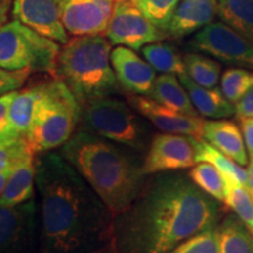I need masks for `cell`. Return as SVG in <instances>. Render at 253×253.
Masks as SVG:
<instances>
[{
	"label": "cell",
	"instance_id": "obj_1",
	"mask_svg": "<svg viewBox=\"0 0 253 253\" xmlns=\"http://www.w3.org/2000/svg\"><path fill=\"white\" fill-rule=\"evenodd\" d=\"M147 178L125 212L115 217L113 244L121 253H168L196 233L218 225L221 203L182 172Z\"/></svg>",
	"mask_w": 253,
	"mask_h": 253
},
{
	"label": "cell",
	"instance_id": "obj_2",
	"mask_svg": "<svg viewBox=\"0 0 253 253\" xmlns=\"http://www.w3.org/2000/svg\"><path fill=\"white\" fill-rule=\"evenodd\" d=\"M36 185L39 253H89L113 243L115 216L61 154H38Z\"/></svg>",
	"mask_w": 253,
	"mask_h": 253
},
{
	"label": "cell",
	"instance_id": "obj_3",
	"mask_svg": "<svg viewBox=\"0 0 253 253\" xmlns=\"http://www.w3.org/2000/svg\"><path fill=\"white\" fill-rule=\"evenodd\" d=\"M130 148L80 128L59 153L107 204L114 216L130 207L148 176Z\"/></svg>",
	"mask_w": 253,
	"mask_h": 253
},
{
	"label": "cell",
	"instance_id": "obj_4",
	"mask_svg": "<svg viewBox=\"0 0 253 253\" xmlns=\"http://www.w3.org/2000/svg\"><path fill=\"white\" fill-rule=\"evenodd\" d=\"M110 54V43L101 34L77 37L60 50L55 74L80 103L110 96L119 91Z\"/></svg>",
	"mask_w": 253,
	"mask_h": 253
},
{
	"label": "cell",
	"instance_id": "obj_5",
	"mask_svg": "<svg viewBox=\"0 0 253 253\" xmlns=\"http://www.w3.org/2000/svg\"><path fill=\"white\" fill-rule=\"evenodd\" d=\"M81 104L61 79L42 82L31 130L27 135L34 154L61 148L77 130Z\"/></svg>",
	"mask_w": 253,
	"mask_h": 253
},
{
	"label": "cell",
	"instance_id": "obj_6",
	"mask_svg": "<svg viewBox=\"0 0 253 253\" xmlns=\"http://www.w3.org/2000/svg\"><path fill=\"white\" fill-rule=\"evenodd\" d=\"M80 104L82 128L132 150L147 149V126L131 106L112 96L95 97Z\"/></svg>",
	"mask_w": 253,
	"mask_h": 253
},
{
	"label": "cell",
	"instance_id": "obj_7",
	"mask_svg": "<svg viewBox=\"0 0 253 253\" xmlns=\"http://www.w3.org/2000/svg\"><path fill=\"white\" fill-rule=\"evenodd\" d=\"M61 48L59 42L41 36L20 21L0 28V68L7 71L30 69L32 73H56Z\"/></svg>",
	"mask_w": 253,
	"mask_h": 253
},
{
	"label": "cell",
	"instance_id": "obj_8",
	"mask_svg": "<svg viewBox=\"0 0 253 253\" xmlns=\"http://www.w3.org/2000/svg\"><path fill=\"white\" fill-rule=\"evenodd\" d=\"M40 209L34 198L0 207V253H39Z\"/></svg>",
	"mask_w": 253,
	"mask_h": 253
},
{
	"label": "cell",
	"instance_id": "obj_9",
	"mask_svg": "<svg viewBox=\"0 0 253 253\" xmlns=\"http://www.w3.org/2000/svg\"><path fill=\"white\" fill-rule=\"evenodd\" d=\"M189 48L253 71V43L223 21L211 23L189 41Z\"/></svg>",
	"mask_w": 253,
	"mask_h": 253
},
{
	"label": "cell",
	"instance_id": "obj_10",
	"mask_svg": "<svg viewBox=\"0 0 253 253\" xmlns=\"http://www.w3.org/2000/svg\"><path fill=\"white\" fill-rule=\"evenodd\" d=\"M106 36L113 45L138 50L164 39L166 33L147 19L132 0H116Z\"/></svg>",
	"mask_w": 253,
	"mask_h": 253
},
{
	"label": "cell",
	"instance_id": "obj_11",
	"mask_svg": "<svg viewBox=\"0 0 253 253\" xmlns=\"http://www.w3.org/2000/svg\"><path fill=\"white\" fill-rule=\"evenodd\" d=\"M195 136L162 132L155 135L143 160L144 175L171 172L197 164Z\"/></svg>",
	"mask_w": 253,
	"mask_h": 253
},
{
	"label": "cell",
	"instance_id": "obj_12",
	"mask_svg": "<svg viewBox=\"0 0 253 253\" xmlns=\"http://www.w3.org/2000/svg\"><path fill=\"white\" fill-rule=\"evenodd\" d=\"M116 0H62V23L74 37L106 33Z\"/></svg>",
	"mask_w": 253,
	"mask_h": 253
},
{
	"label": "cell",
	"instance_id": "obj_13",
	"mask_svg": "<svg viewBox=\"0 0 253 253\" xmlns=\"http://www.w3.org/2000/svg\"><path fill=\"white\" fill-rule=\"evenodd\" d=\"M13 15L48 39L63 45L69 41L62 23V0H14Z\"/></svg>",
	"mask_w": 253,
	"mask_h": 253
},
{
	"label": "cell",
	"instance_id": "obj_14",
	"mask_svg": "<svg viewBox=\"0 0 253 253\" xmlns=\"http://www.w3.org/2000/svg\"><path fill=\"white\" fill-rule=\"evenodd\" d=\"M129 103L142 118L147 119L162 132L203 137L205 120L199 116L177 112L156 102L150 97L137 95L129 97Z\"/></svg>",
	"mask_w": 253,
	"mask_h": 253
},
{
	"label": "cell",
	"instance_id": "obj_15",
	"mask_svg": "<svg viewBox=\"0 0 253 253\" xmlns=\"http://www.w3.org/2000/svg\"><path fill=\"white\" fill-rule=\"evenodd\" d=\"M116 79L123 88L137 95L149 96L156 80L155 69L131 48L119 46L110 54Z\"/></svg>",
	"mask_w": 253,
	"mask_h": 253
},
{
	"label": "cell",
	"instance_id": "obj_16",
	"mask_svg": "<svg viewBox=\"0 0 253 253\" xmlns=\"http://www.w3.org/2000/svg\"><path fill=\"white\" fill-rule=\"evenodd\" d=\"M217 13V0H181L168 32L171 37L181 39L212 23Z\"/></svg>",
	"mask_w": 253,
	"mask_h": 253
},
{
	"label": "cell",
	"instance_id": "obj_17",
	"mask_svg": "<svg viewBox=\"0 0 253 253\" xmlns=\"http://www.w3.org/2000/svg\"><path fill=\"white\" fill-rule=\"evenodd\" d=\"M212 147L219 150L239 166L249 163L244 137L240 128L232 121L226 120H210L205 121L203 137Z\"/></svg>",
	"mask_w": 253,
	"mask_h": 253
},
{
	"label": "cell",
	"instance_id": "obj_18",
	"mask_svg": "<svg viewBox=\"0 0 253 253\" xmlns=\"http://www.w3.org/2000/svg\"><path fill=\"white\" fill-rule=\"evenodd\" d=\"M178 78L188 91L198 115L212 120H223L236 114L233 103L224 96L220 89L216 87L205 88L199 86L189 78L186 73L178 75Z\"/></svg>",
	"mask_w": 253,
	"mask_h": 253
},
{
	"label": "cell",
	"instance_id": "obj_19",
	"mask_svg": "<svg viewBox=\"0 0 253 253\" xmlns=\"http://www.w3.org/2000/svg\"><path fill=\"white\" fill-rule=\"evenodd\" d=\"M36 184V155H28L14 168L0 195V207H15L30 201Z\"/></svg>",
	"mask_w": 253,
	"mask_h": 253
},
{
	"label": "cell",
	"instance_id": "obj_20",
	"mask_svg": "<svg viewBox=\"0 0 253 253\" xmlns=\"http://www.w3.org/2000/svg\"><path fill=\"white\" fill-rule=\"evenodd\" d=\"M149 96L150 99L168 108L189 114V115L198 116L197 110L195 109L188 91L179 79L175 77V74L162 73L160 77H156Z\"/></svg>",
	"mask_w": 253,
	"mask_h": 253
},
{
	"label": "cell",
	"instance_id": "obj_21",
	"mask_svg": "<svg viewBox=\"0 0 253 253\" xmlns=\"http://www.w3.org/2000/svg\"><path fill=\"white\" fill-rule=\"evenodd\" d=\"M217 230L219 253H253V233L238 216H226Z\"/></svg>",
	"mask_w": 253,
	"mask_h": 253
},
{
	"label": "cell",
	"instance_id": "obj_22",
	"mask_svg": "<svg viewBox=\"0 0 253 253\" xmlns=\"http://www.w3.org/2000/svg\"><path fill=\"white\" fill-rule=\"evenodd\" d=\"M218 15L253 43V0H218Z\"/></svg>",
	"mask_w": 253,
	"mask_h": 253
},
{
	"label": "cell",
	"instance_id": "obj_23",
	"mask_svg": "<svg viewBox=\"0 0 253 253\" xmlns=\"http://www.w3.org/2000/svg\"><path fill=\"white\" fill-rule=\"evenodd\" d=\"M196 157L197 163L209 162L217 168L224 176L237 181L240 184L246 185L248 183V171L243 169L242 166L237 164L229 156L220 153L216 148L212 147L204 138L196 137Z\"/></svg>",
	"mask_w": 253,
	"mask_h": 253
},
{
	"label": "cell",
	"instance_id": "obj_24",
	"mask_svg": "<svg viewBox=\"0 0 253 253\" xmlns=\"http://www.w3.org/2000/svg\"><path fill=\"white\" fill-rule=\"evenodd\" d=\"M142 54L155 71L175 75L185 73L184 60L169 43L153 42L145 45L142 48Z\"/></svg>",
	"mask_w": 253,
	"mask_h": 253
},
{
	"label": "cell",
	"instance_id": "obj_25",
	"mask_svg": "<svg viewBox=\"0 0 253 253\" xmlns=\"http://www.w3.org/2000/svg\"><path fill=\"white\" fill-rule=\"evenodd\" d=\"M192 182L205 194L216 199L221 204L226 201L225 176L216 167L209 162H199L189 171Z\"/></svg>",
	"mask_w": 253,
	"mask_h": 253
},
{
	"label": "cell",
	"instance_id": "obj_26",
	"mask_svg": "<svg viewBox=\"0 0 253 253\" xmlns=\"http://www.w3.org/2000/svg\"><path fill=\"white\" fill-rule=\"evenodd\" d=\"M185 73L199 86L214 88L220 78L221 66L216 60L199 53H188L184 55Z\"/></svg>",
	"mask_w": 253,
	"mask_h": 253
},
{
	"label": "cell",
	"instance_id": "obj_27",
	"mask_svg": "<svg viewBox=\"0 0 253 253\" xmlns=\"http://www.w3.org/2000/svg\"><path fill=\"white\" fill-rule=\"evenodd\" d=\"M226 201L225 204L232 209L236 216L253 233V194L244 184L225 176Z\"/></svg>",
	"mask_w": 253,
	"mask_h": 253
},
{
	"label": "cell",
	"instance_id": "obj_28",
	"mask_svg": "<svg viewBox=\"0 0 253 253\" xmlns=\"http://www.w3.org/2000/svg\"><path fill=\"white\" fill-rule=\"evenodd\" d=\"M253 87V71L229 68L220 79V90L231 103L236 104Z\"/></svg>",
	"mask_w": 253,
	"mask_h": 253
},
{
	"label": "cell",
	"instance_id": "obj_29",
	"mask_svg": "<svg viewBox=\"0 0 253 253\" xmlns=\"http://www.w3.org/2000/svg\"><path fill=\"white\" fill-rule=\"evenodd\" d=\"M147 19L160 30L168 31L181 0H132Z\"/></svg>",
	"mask_w": 253,
	"mask_h": 253
},
{
	"label": "cell",
	"instance_id": "obj_30",
	"mask_svg": "<svg viewBox=\"0 0 253 253\" xmlns=\"http://www.w3.org/2000/svg\"><path fill=\"white\" fill-rule=\"evenodd\" d=\"M168 253H219L217 226L196 233Z\"/></svg>",
	"mask_w": 253,
	"mask_h": 253
},
{
	"label": "cell",
	"instance_id": "obj_31",
	"mask_svg": "<svg viewBox=\"0 0 253 253\" xmlns=\"http://www.w3.org/2000/svg\"><path fill=\"white\" fill-rule=\"evenodd\" d=\"M32 154H34V151L32 150L27 138H20L12 143L1 145L0 147V171L15 168L24 158Z\"/></svg>",
	"mask_w": 253,
	"mask_h": 253
},
{
	"label": "cell",
	"instance_id": "obj_32",
	"mask_svg": "<svg viewBox=\"0 0 253 253\" xmlns=\"http://www.w3.org/2000/svg\"><path fill=\"white\" fill-rule=\"evenodd\" d=\"M31 74L32 72L30 69L7 71V69L0 68V96L20 89Z\"/></svg>",
	"mask_w": 253,
	"mask_h": 253
},
{
	"label": "cell",
	"instance_id": "obj_33",
	"mask_svg": "<svg viewBox=\"0 0 253 253\" xmlns=\"http://www.w3.org/2000/svg\"><path fill=\"white\" fill-rule=\"evenodd\" d=\"M249 160L253 161V118H238Z\"/></svg>",
	"mask_w": 253,
	"mask_h": 253
},
{
	"label": "cell",
	"instance_id": "obj_34",
	"mask_svg": "<svg viewBox=\"0 0 253 253\" xmlns=\"http://www.w3.org/2000/svg\"><path fill=\"white\" fill-rule=\"evenodd\" d=\"M237 118H253V87L235 104Z\"/></svg>",
	"mask_w": 253,
	"mask_h": 253
},
{
	"label": "cell",
	"instance_id": "obj_35",
	"mask_svg": "<svg viewBox=\"0 0 253 253\" xmlns=\"http://www.w3.org/2000/svg\"><path fill=\"white\" fill-rule=\"evenodd\" d=\"M15 94H17V90L11 91V93L4 94L0 96V131L4 130L5 126H7L9 106H11Z\"/></svg>",
	"mask_w": 253,
	"mask_h": 253
},
{
	"label": "cell",
	"instance_id": "obj_36",
	"mask_svg": "<svg viewBox=\"0 0 253 253\" xmlns=\"http://www.w3.org/2000/svg\"><path fill=\"white\" fill-rule=\"evenodd\" d=\"M9 7H11V0H2V1H0V28L7 23Z\"/></svg>",
	"mask_w": 253,
	"mask_h": 253
},
{
	"label": "cell",
	"instance_id": "obj_37",
	"mask_svg": "<svg viewBox=\"0 0 253 253\" xmlns=\"http://www.w3.org/2000/svg\"><path fill=\"white\" fill-rule=\"evenodd\" d=\"M14 168H12V169H6V170H2V171H0V195H1L2 190H4L6 183H7L9 176H11L12 171H13Z\"/></svg>",
	"mask_w": 253,
	"mask_h": 253
},
{
	"label": "cell",
	"instance_id": "obj_38",
	"mask_svg": "<svg viewBox=\"0 0 253 253\" xmlns=\"http://www.w3.org/2000/svg\"><path fill=\"white\" fill-rule=\"evenodd\" d=\"M89 253H121V252L115 248V245H114L113 243H110V244L103 246V248H101L99 250H95V251L89 252Z\"/></svg>",
	"mask_w": 253,
	"mask_h": 253
},
{
	"label": "cell",
	"instance_id": "obj_39",
	"mask_svg": "<svg viewBox=\"0 0 253 253\" xmlns=\"http://www.w3.org/2000/svg\"><path fill=\"white\" fill-rule=\"evenodd\" d=\"M246 171H248V183H246V186H248L250 191L253 194V161L250 163V166Z\"/></svg>",
	"mask_w": 253,
	"mask_h": 253
},
{
	"label": "cell",
	"instance_id": "obj_40",
	"mask_svg": "<svg viewBox=\"0 0 253 253\" xmlns=\"http://www.w3.org/2000/svg\"><path fill=\"white\" fill-rule=\"evenodd\" d=\"M0 1H2V0H0Z\"/></svg>",
	"mask_w": 253,
	"mask_h": 253
}]
</instances>
